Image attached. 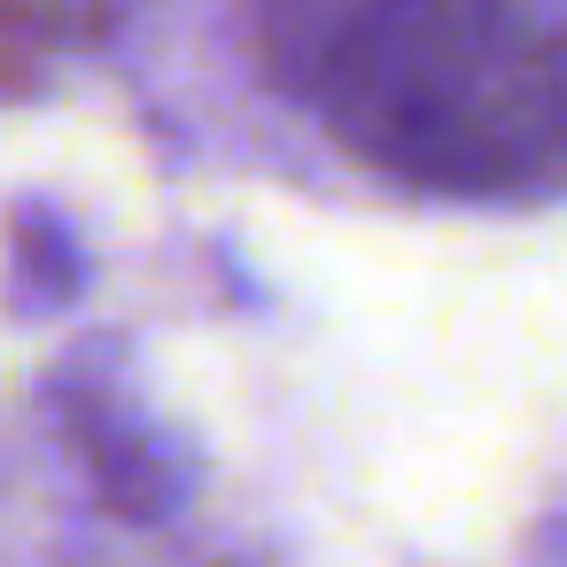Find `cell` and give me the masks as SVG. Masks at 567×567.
<instances>
[{
  "label": "cell",
  "mask_w": 567,
  "mask_h": 567,
  "mask_svg": "<svg viewBox=\"0 0 567 567\" xmlns=\"http://www.w3.org/2000/svg\"><path fill=\"white\" fill-rule=\"evenodd\" d=\"M296 94L389 187L567 195V0H350Z\"/></svg>",
  "instance_id": "1"
},
{
  "label": "cell",
  "mask_w": 567,
  "mask_h": 567,
  "mask_svg": "<svg viewBox=\"0 0 567 567\" xmlns=\"http://www.w3.org/2000/svg\"><path fill=\"white\" fill-rule=\"evenodd\" d=\"M133 0H0V55H63L117 32Z\"/></svg>",
  "instance_id": "2"
}]
</instances>
